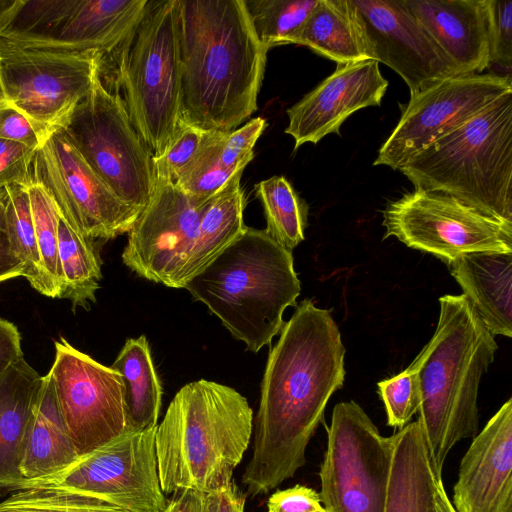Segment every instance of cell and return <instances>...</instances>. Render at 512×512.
Returning <instances> with one entry per match:
<instances>
[{
  "mask_svg": "<svg viewBox=\"0 0 512 512\" xmlns=\"http://www.w3.org/2000/svg\"><path fill=\"white\" fill-rule=\"evenodd\" d=\"M393 436H383L355 401L336 404L320 465L326 512H384Z\"/></svg>",
  "mask_w": 512,
  "mask_h": 512,
  "instance_id": "9",
  "label": "cell"
},
{
  "mask_svg": "<svg viewBox=\"0 0 512 512\" xmlns=\"http://www.w3.org/2000/svg\"><path fill=\"white\" fill-rule=\"evenodd\" d=\"M156 427L129 430L79 456L64 470L22 480L13 490H60L102 500L125 512H163L168 499L158 474Z\"/></svg>",
  "mask_w": 512,
  "mask_h": 512,
  "instance_id": "10",
  "label": "cell"
},
{
  "mask_svg": "<svg viewBox=\"0 0 512 512\" xmlns=\"http://www.w3.org/2000/svg\"><path fill=\"white\" fill-rule=\"evenodd\" d=\"M491 65L512 64V0H489Z\"/></svg>",
  "mask_w": 512,
  "mask_h": 512,
  "instance_id": "39",
  "label": "cell"
},
{
  "mask_svg": "<svg viewBox=\"0 0 512 512\" xmlns=\"http://www.w3.org/2000/svg\"><path fill=\"white\" fill-rule=\"evenodd\" d=\"M393 436V454L384 512H435L436 477L420 421Z\"/></svg>",
  "mask_w": 512,
  "mask_h": 512,
  "instance_id": "24",
  "label": "cell"
},
{
  "mask_svg": "<svg viewBox=\"0 0 512 512\" xmlns=\"http://www.w3.org/2000/svg\"><path fill=\"white\" fill-rule=\"evenodd\" d=\"M184 288L255 353L280 333L301 291L292 251L251 227Z\"/></svg>",
  "mask_w": 512,
  "mask_h": 512,
  "instance_id": "5",
  "label": "cell"
},
{
  "mask_svg": "<svg viewBox=\"0 0 512 512\" xmlns=\"http://www.w3.org/2000/svg\"><path fill=\"white\" fill-rule=\"evenodd\" d=\"M22 357L21 335L17 326L0 318V374Z\"/></svg>",
  "mask_w": 512,
  "mask_h": 512,
  "instance_id": "44",
  "label": "cell"
},
{
  "mask_svg": "<svg viewBox=\"0 0 512 512\" xmlns=\"http://www.w3.org/2000/svg\"><path fill=\"white\" fill-rule=\"evenodd\" d=\"M103 53L22 46L0 38L5 101L48 131L61 127L101 75Z\"/></svg>",
  "mask_w": 512,
  "mask_h": 512,
  "instance_id": "11",
  "label": "cell"
},
{
  "mask_svg": "<svg viewBox=\"0 0 512 512\" xmlns=\"http://www.w3.org/2000/svg\"><path fill=\"white\" fill-rule=\"evenodd\" d=\"M345 352L330 311L309 299L297 304L265 366L252 455L241 478L248 495L267 494L306 464L326 405L344 384Z\"/></svg>",
  "mask_w": 512,
  "mask_h": 512,
  "instance_id": "1",
  "label": "cell"
},
{
  "mask_svg": "<svg viewBox=\"0 0 512 512\" xmlns=\"http://www.w3.org/2000/svg\"><path fill=\"white\" fill-rule=\"evenodd\" d=\"M416 189L438 191L512 226V92L402 165Z\"/></svg>",
  "mask_w": 512,
  "mask_h": 512,
  "instance_id": "6",
  "label": "cell"
},
{
  "mask_svg": "<svg viewBox=\"0 0 512 512\" xmlns=\"http://www.w3.org/2000/svg\"><path fill=\"white\" fill-rule=\"evenodd\" d=\"M370 59L393 69L413 95L433 83L462 75L403 0H352Z\"/></svg>",
  "mask_w": 512,
  "mask_h": 512,
  "instance_id": "17",
  "label": "cell"
},
{
  "mask_svg": "<svg viewBox=\"0 0 512 512\" xmlns=\"http://www.w3.org/2000/svg\"><path fill=\"white\" fill-rule=\"evenodd\" d=\"M110 368L121 377L129 430L156 427L163 392L146 336L127 339Z\"/></svg>",
  "mask_w": 512,
  "mask_h": 512,
  "instance_id": "28",
  "label": "cell"
},
{
  "mask_svg": "<svg viewBox=\"0 0 512 512\" xmlns=\"http://www.w3.org/2000/svg\"><path fill=\"white\" fill-rule=\"evenodd\" d=\"M245 496L232 482L224 489L203 494L202 512H244Z\"/></svg>",
  "mask_w": 512,
  "mask_h": 512,
  "instance_id": "43",
  "label": "cell"
},
{
  "mask_svg": "<svg viewBox=\"0 0 512 512\" xmlns=\"http://www.w3.org/2000/svg\"><path fill=\"white\" fill-rule=\"evenodd\" d=\"M440 313L430 341L412 362L420 389L419 417L436 477L461 440L478 432L481 379L498 345L466 297L439 298Z\"/></svg>",
  "mask_w": 512,
  "mask_h": 512,
  "instance_id": "3",
  "label": "cell"
},
{
  "mask_svg": "<svg viewBox=\"0 0 512 512\" xmlns=\"http://www.w3.org/2000/svg\"><path fill=\"white\" fill-rule=\"evenodd\" d=\"M0 512H125L102 500L72 492L30 488L0 502Z\"/></svg>",
  "mask_w": 512,
  "mask_h": 512,
  "instance_id": "35",
  "label": "cell"
},
{
  "mask_svg": "<svg viewBox=\"0 0 512 512\" xmlns=\"http://www.w3.org/2000/svg\"><path fill=\"white\" fill-rule=\"evenodd\" d=\"M37 149L0 138V188L30 186L31 163Z\"/></svg>",
  "mask_w": 512,
  "mask_h": 512,
  "instance_id": "40",
  "label": "cell"
},
{
  "mask_svg": "<svg viewBox=\"0 0 512 512\" xmlns=\"http://www.w3.org/2000/svg\"><path fill=\"white\" fill-rule=\"evenodd\" d=\"M266 126L264 118L256 117L228 132L220 155L223 166L231 170L245 169L254 157L253 148Z\"/></svg>",
  "mask_w": 512,
  "mask_h": 512,
  "instance_id": "38",
  "label": "cell"
},
{
  "mask_svg": "<svg viewBox=\"0 0 512 512\" xmlns=\"http://www.w3.org/2000/svg\"><path fill=\"white\" fill-rule=\"evenodd\" d=\"M492 335L512 337V252H473L447 264Z\"/></svg>",
  "mask_w": 512,
  "mask_h": 512,
  "instance_id": "22",
  "label": "cell"
},
{
  "mask_svg": "<svg viewBox=\"0 0 512 512\" xmlns=\"http://www.w3.org/2000/svg\"><path fill=\"white\" fill-rule=\"evenodd\" d=\"M451 504L456 512H512V398L473 437Z\"/></svg>",
  "mask_w": 512,
  "mask_h": 512,
  "instance_id": "19",
  "label": "cell"
},
{
  "mask_svg": "<svg viewBox=\"0 0 512 512\" xmlns=\"http://www.w3.org/2000/svg\"><path fill=\"white\" fill-rule=\"evenodd\" d=\"M253 432V411L234 388L200 379L175 394L156 427L155 447L165 495L210 493L232 483Z\"/></svg>",
  "mask_w": 512,
  "mask_h": 512,
  "instance_id": "4",
  "label": "cell"
},
{
  "mask_svg": "<svg viewBox=\"0 0 512 512\" xmlns=\"http://www.w3.org/2000/svg\"><path fill=\"white\" fill-rule=\"evenodd\" d=\"M5 99H4V96H3V93H2V89H1V85H0V104L2 103H5Z\"/></svg>",
  "mask_w": 512,
  "mask_h": 512,
  "instance_id": "50",
  "label": "cell"
},
{
  "mask_svg": "<svg viewBox=\"0 0 512 512\" xmlns=\"http://www.w3.org/2000/svg\"><path fill=\"white\" fill-rule=\"evenodd\" d=\"M7 200L3 213V230L10 246L23 264V275L40 294L53 298L41 261L35 235L29 186L5 187Z\"/></svg>",
  "mask_w": 512,
  "mask_h": 512,
  "instance_id": "30",
  "label": "cell"
},
{
  "mask_svg": "<svg viewBox=\"0 0 512 512\" xmlns=\"http://www.w3.org/2000/svg\"><path fill=\"white\" fill-rule=\"evenodd\" d=\"M179 0H148L117 51V81L130 120L153 157L161 155L180 121Z\"/></svg>",
  "mask_w": 512,
  "mask_h": 512,
  "instance_id": "7",
  "label": "cell"
},
{
  "mask_svg": "<svg viewBox=\"0 0 512 512\" xmlns=\"http://www.w3.org/2000/svg\"><path fill=\"white\" fill-rule=\"evenodd\" d=\"M23 0H0V36L8 27Z\"/></svg>",
  "mask_w": 512,
  "mask_h": 512,
  "instance_id": "47",
  "label": "cell"
},
{
  "mask_svg": "<svg viewBox=\"0 0 512 512\" xmlns=\"http://www.w3.org/2000/svg\"><path fill=\"white\" fill-rule=\"evenodd\" d=\"M79 458L60 414L49 373L35 402L28 424L20 472L23 480L64 470Z\"/></svg>",
  "mask_w": 512,
  "mask_h": 512,
  "instance_id": "26",
  "label": "cell"
},
{
  "mask_svg": "<svg viewBox=\"0 0 512 512\" xmlns=\"http://www.w3.org/2000/svg\"><path fill=\"white\" fill-rule=\"evenodd\" d=\"M43 383L24 357L0 374V490L23 480L20 464L30 417Z\"/></svg>",
  "mask_w": 512,
  "mask_h": 512,
  "instance_id": "23",
  "label": "cell"
},
{
  "mask_svg": "<svg viewBox=\"0 0 512 512\" xmlns=\"http://www.w3.org/2000/svg\"><path fill=\"white\" fill-rule=\"evenodd\" d=\"M147 3L148 0H65L49 35L32 47L113 53L137 25Z\"/></svg>",
  "mask_w": 512,
  "mask_h": 512,
  "instance_id": "21",
  "label": "cell"
},
{
  "mask_svg": "<svg viewBox=\"0 0 512 512\" xmlns=\"http://www.w3.org/2000/svg\"><path fill=\"white\" fill-rule=\"evenodd\" d=\"M435 512H456L444 488L442 477L436 480Z\"/></svg>",
  "mask_w": 512,
  "mask_h": 512,
  "instance_id": "48",
  "label": "cell"
},
{
  "mask_svg": "<svg viewBox=\"0 0 512 512\" xmlns=\"http://www.w3.org/2000/svg\"><path fill=\"white\" fill-rule=\"evenodd\" d=\"M203 494L193 490L176 492L163 512H202Z\"/></svg>",
  "mask_w": 512,
  "mask_h": 512,
  "instance_id": "46",
  "label": "cell"
},
{
  "mask_svg": "<svg viewBox=\"0 0 512 512\" xmlns=\"http://www.w3.org/2000/svg\"><path fill=\"white\" fill-rule=\"evenodd\" d=\"M7 200V192L5 188H0V228H3V213Z\"/></svg>",
  "mask_w": 512,
  "mask_h": 512,
  "instance_id": "49",
  "label": "cell"
},
{
  "mask_svg": "<svg viewBox=\"0 0 512 512\" xmlns=\"http://www.w3.org/2000/svg\"><path fill=\"white\" fill-rule=\"evenodd\" d=\"M387 87L376 60L337 64L330 76L287 109L285 133L294 139L293 150L316 144L331 133L340 135L341 125L351 114L380 105Z\"/></svg>",
  "mask_w": 512,
  "mask_h": 512,
  "instance_id": "18",
  "label": "cell"
},
{
  "mask_svg": "<svg viewBox=\"0 0 512 512\" xmlns=\"http://www.w3.org/2000/svg\"><path fill=\"white\" fill-rule=\"evenodd\" d=\"M180 121L230 132L257 110L268 48L243 0H179Z\"/></svg>",
  "mask_w": 512,
  "mask_h": 512,
  "instance_id": "2",
  "label": "cell"
},
{
  "mask_svg": "<svg viewBox=\"0 0 512 512\" xmlns=\"http://www.w3.org/2000/svg\"><path fill=\"white\" fill-rule=\"evenodd\" d=\"M267 509L268 512H317L324 508L318 492L295 485L273 493L267 501Z\"/></svg>",
  "mask_w": 512,
  "mask_h": 512,
  "instance_id": "42",
  "label": "cell"
},
{
  "mask_svg": "<svg viewBox=\"0 0 512 512\" xmlns=\"http://www.w3.org/2000/svg\"><path fill=\"white\" fill-rule=\"evenodd\" d=\"M5 103H7V102H5ZM5 103L0 104V106L4 105Z\"/></svg>",
  "mask_w": 512,
  "mask_h": 512,
  "instance_id": "52",
  "label": "cell"
},
{
  "mask_svg": "<svg viewBox=\"0 0 512 512\" xmlns=\"http://www.w3.org/2000/svg\"><path fill=\"white\" fill-rule=\"evenodd\" d=\"M462 75L491 66L489 0H403Z\"/></svg>",
  "mask_w": 512,
  "mask_h": 512,
  "instance_id": "20",
  "label": "cell"
},
{
  "mask_svg": "<svg viewBox=\"0 0 512 512\" xmlns=\"http://www.w3.org/2000/svg\"><path fill=\"white\" fill-rule=\"evenodd\" d=\"M304 45L337 64L370 59L352 0H318L289 44Z\"/></svg>",
  "mask_w": 512,
  "mask_h": 512,
  "instance_id": "27",
  "label": "cell"
},
{
  "mask_svg": "<svg viewBox=\"0 0 512 512\" xmlns=\"http://www.w3.org/2000/svg\"><path fill=\"white\" fill-rule=\"evenodd\" d=\"M23 264L12 250L6 233L0 228V283L23 275Z\"/></svg>",
  "mask_w": 512,
  "mask_h": 512,
  "instance_id": "45",
  "label": "cell"
},
{
  "mask_svg": "<svg viewBox=\"0 0 512 512\" xmlns=\"http://www.w3.org/2000/svg\"><path fill=\"white\" fill-rule=\"evenodd\" d=\"M31 211L41 261L53 298H59L62 276L58 259V211L47 192L38 184L29 186Z\"/></svg>",
  "mask_w": 512,
  "mask_h": 512,
  "instance_id": "34",
  "label": "cell"
},
{
  "mask_svg": "<svg viewBox=\"0 0 512 512\" xmlns=\"http://www.w3.org/2000/svg\"><path fill=\"white\" fill-rule=\"evenodd\" d=\"M30 171L32 183L47 192L59 215L88 239L128 233L140 214L89 167L61 127L36 150Z\"/></svg>",
  "mask_w": 512,
  "mask_h": 512,
  "instance_id": "13",
  "label": "cell"
},
{
  "mask_svg": "<svg viewBox=\"0 0 512 512\" xmlns=\"http://www.w3.org/2000/svg\"><path fill=\"white\" fill-rule=\"evenodd\" d=\"M385 238L449 264L473 252H512V226L438 191L414 189L383 211Z\"/></svg>",
  "mask_w": 512,
  "mask_h": 512,
  "instance_id": "12",
  "label": "cell"
},
{
  "mask_svg": "<svg viewBox=\"0 0 512 512\" xmlns=\"http://www.w3.org/2000/svg\"><path fill=\"white\" fill-rule=\"evenodd\" d=\"M266 220L265 231L292 251L304 240L308 205L284 176H272L255 184Z\"/></svg>",
  "mask_w": 512,
  "mask_h": 512,
  "instance_id": "31",
  "label": "cell"
},
{
  "mask_svg": "<svg viewBox=\"0 0 512 512\" xmlns=\"http://www.w3.org/2000/svg\"><path fill=\"white\" fill-rule=\"evenodd\" d=\"M95 244L58 213V259L62 276L59 298L68 299L74 308L89 309L90 304L96 301L102 272Z\"/></svg>",
  "mask_w": 512,
  "mask_h": 512,
  "instance_id": "29",
  "label": "cell"
},
{
  "mask_svg": "<svg viewBox=\"0 0 512 512\" xmlns=\"http://www.w3.org/2000/svg\"><path fill=\"white\" fill-rule=\"evenodd\" d=\"M211 131L179 122L164 152L152 158L155 179L175 183L204 148Z\"/></svg>",
  "mask_w": 512,
  "mask_h": 512,
  "instance_id": "36",
  "label": "cell"
},
{
  "mask_svg": "<svg viewBox=\"0 0 512 512\" xmlns=\"http://www.w3.org/2000/svg\"><path fill=\"white\" fill-rule=\"evenodd\" d=\"M209 200L192 198L174 183L155 179L149 203L128 232L123 263L139 277L172 288Z\"/></svg>",
  "mask_w": 512,
  "mask_h": 512,
  "instance_id": "16",
  "label": "cell"
},
{
  "mask_svg": "<svg viewBox=\"0 0 512 512\" xmlns=\"http://www.w3.org/2000/svg\"><path fill=\"white\" fill-rule=\"evenodd\" d=\"M243 171L235 173L207 202L196 239L174 278L172 288H184L192 277L201 272L245 232L247 226L243 213L246 198L240 185Z\"/></svg>",
  "mask_w": 512,
  "mask_h": 512,
  "instance_id": "25",
  "label": "cell"
},
{
  "mask_svg": "<svg viewBox=\"0 0 512 512\" xmlns=\"http://www.w3.org/2000/svg\"><path fill=\"white\" fill-rule=\"evenodd\" d=\"M377 385L386 409L387 424L394 428H403L420 408L421 397L416 368L411 363L404 371L380 381Z\"/></svg>",
  "mask_w": 512,
  "mask_h": 512,
  "instance_id": "37",
  "label": "cell"
},
{
  "mask_svg": "<svg viewBox=\"0 0 512 512\" xmlns=\"http://www.w3.org/2000/svg\"><path fill=\"white\" fill-rule=\"evenodd\" d=\"M54 345L48 373L68 435L82 456L129 431L121 377L63 337Z\"/></svg>",
  "mask_w": 512,
  "mask_h": 512,
  "instance_id": "14",
  "label": "cell"
},
{
  "mask_svg": "<svg viewBox=\"0 0 512 512\" xmlns=\"http://www.w3.org/2000/svg\"><path fill=\"white\" fill-rule=\"evenodd\" d=\"M510 92L511 77L495 73L457 75L433 83L410 96L373 165L398 170L441 136Z\"/></svg>",
  "mask_w": 512,
  "mask_h": 512,
  "instance_id": "15",
  "label": "cell"
},
{
  "mask_svg": "<svg viewBox=\"0 0 512 512\" xmlns=\"http://www.w3.org/2000/svg\"><path fill=\"white\" fill-rule=\"evenodd\" d=\"M227 134L228 132L211 131L202 151L174 183L188 196L198 200H209L235 173L244 170H231L221 163L220 155Z\"/></svg>",
  "mask_w": 512,
  "mask_h": 512,
  "instance_id": "33",
  "label": "cell"
},
{
  "mask_svg": "<svg viewBox=\"0 0 512 512\" xmlns=\"http://www.w3.org/2000/svg\"><path fill=\"white\" fill-rule=\"evenodd\" d=\"M318 0H243L258 40L268 49L289 44Z\"/></svg>",
  "mask_w": 512,
  "mask_h": 512,
  "instance_id": "32",
  "label": "cell"
},
{
  "mask_svg": "<svg viewBox=\"0 0 512 512\" xmlns=\"http://www.w3.org/2000/svg\"><path fill=\"white\" fill-rule=\"evenodd\" d=\"M61 129L122 201L139 212L147 206L155 184L153 155L133 126L123 98L105 87L101 75Z\"/></svg>",
  "mask_w": 512,
  "mask_h": 512,
  "instance_id": "8",
  "label": "cell"
},
{
  "mask_svg": "<svg viewBox=\"0 0 512 512\" xmlns=\"http://www.w3.org/2000/svg\"><path fill=\"white\" fill-rule=\"evenodd\" d=\"M52 131L31 121L8 103L0 106V138L38 149Z\"/></svg>",
  "mask_w": 512,
  "mask_h": 512,
  "instance_id": "41",
  "label": "cell"
},
{
  "mask_svg": "<svg viewBox=\"0 0 512 512\" xmlns=\"http://www.w3.org/2000/svg\"><path fill=\"white\" fill-rule=\"evenodd\" d=\"M317 512H326V510H325V509H322V510H320V511H317Z\"/></svg>",
  "mask_w": 512,
  "mask_h": 512,
  "instance_id": "51",
  "label": "cell"
}]
</instances>
